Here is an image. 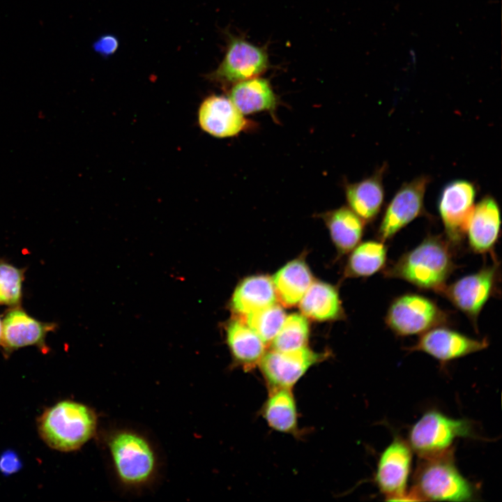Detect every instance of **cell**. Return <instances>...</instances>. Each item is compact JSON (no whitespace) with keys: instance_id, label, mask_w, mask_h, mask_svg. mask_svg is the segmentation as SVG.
Segmentation results:
<instances>
[{"instance_id":"cell-1","label":"cell","mask_w":502,"mask_h":502,"mask_svg":"<svg viewBox=\"0 0 502 502\" xmlns=\"http://www.w3.org/2000/svg\"><path fill=\"white\" fill-rule=\"evenodd\" d=\"M454 246L442 235H428L381 271L386 278L404 280L420 289L439 293L457 268Z\"/></svg>"},{"instance_id":"cell-2","label":"cell","mask_w":502,"mask_h":502,"mask_svg":"<svg viewBox=\"0 0 502 502\" xmlns=\"http://www.w3.org/2000/svg\"><path fill=\"white\" fill-rule=\"evenodd\" d=\"M95 412L88 406L70 400L59 402L45 410L38 420V431L52 448L70 452L79 449L94 435Z\"/></svg>"},{"instance_id":"cell-3","label":"cell","mask_w":502,"mask_h":502,"mask_svg":"<svg viewBox=\"0 0 502 502\" xmlns=\"http://www.w3.org/2000/svg\"><path fill=\"white\" fill-rule=\"evenodd\" d=\"M413 489L422 501H469L475 490L457 468L452 448L420 458Z\"/></svg>"},{"instance_id":"cell-4","label":"cell","mask_w":502,"mask_h":502,"mask_svg":"<svg viewBox=\"0 0 502 502\" xmlns=\"http://www.w3.org/2000/svg\"><path fill=\"white\" fill-rule=\"evenodd\" d=\"M107 446L116 473L124 485H142L152 478L156 456L142 436L131 431H119L109 436Z\"/></svg>"},{"instance_id":"cell-5","label":"cell","mask_w":502,"mask_h":502,"mask_svg":"<svg viewBox=\"0 0 502 502\" xmlns=\"http://www.w3.org/2000/svg\"><path fill=\"white\" fill-rule=\"evenodd\" d=\"M384 320L394 334L404 337L421 335L434 327L446 326L450 317L432 299L406 293L391 301Z\"/></svg>"},{"instance_id":"cell-6","label":"cell","mask_w":502,"mask_h":502,"mask_svg":"<svg viewBox=\"0 0 502 502\" xmlns=\"http://www.w3.org/2000/svg\"><path fill=\"white\" fill-rule=\"evenodd\" d=\"M473 435L469 420L452 418L440 411L431 410L425 412L411 427L408 443L413 451L423 458L450 449L458 438Z\"/></svg>"},{"instance_id":"cell-7","label":"cell","mask_w":502,"mask_h":502,"mask_svg":"<svg viewBox=\"0 0 502 502\" xmlns=\"http://www.w3.org/2000/svg\"><path fill=\"white\" fill-rule=\"evenodd\" d=\"M500 264L494 257L492 264L465 275L438 293L464 313L477 329V320L487 301L499 292Z\"/></svg>"},{"instance_id":"cell-8","label":"cell","mask_w":502,"mask_h":502,"mask_svg":"<svg viewBox=\"0 0 502 502\" xmlns=\"http://www.w3.org/2000/svg\"><path fill=\"white\" fill-rule=\"evenodd\" d=\"M430 178L422 175L402 185L386 206L376 236L382 242L390 241L416 218L428 215L425 209V194Z\"/></svg>"},{"instance_id":"cell-9","label":"cell","mask_w":502,"mask_h":502,"mask_svg":"<svg viewBox=\"0 0 502 502\" xmlns=\"http://www.w3.org/2000/svg\"><path fill=\"white\" fill-rule=\"evenodd\" d=\"M224 58L209 78L225 84H236L264 73L269 66L266 49L239 36L228 35Z\"/></svg>"},{"instance_id":"cell-10","label":"cell","mask_w":502,"mask_h":502,"mask_svg":"<svg viewBox=\"0 0 502 502\" xmlns=\"http://www.w3.org/2000/svg\"><path fill=\"white\" fill-rule=\"evenodd\" d=\"M476 194L475 184L465 179L450 181L441 192L438 211L444 227V236L454 247L460 245L465 238Z\"/></svg>"},{"instance_id":"cell-11","label":"cell","mask_w":502,"mask_h":502,"mask_svg":"<svg viewBox=\"0 0 502 502\" xmlns=\"http://www.w3.org/2000/svg\"><path fill=\"white\" fill-rule=\"evenodd\" d=\"M326 356L307 347L289 351L271 349L259 363L261 374L272 388H291L313 365Z\"/></svg>"},{"instance_id":"cell-12","label":"cell","mask_w":502,"mask_h":502,"mask_svg":"<svg viewBox=\"0 0 502 502\" xmlns=\"http://www.w3.org/2000/svg\"><path fill=\"white\" fill-rule=\"evenodd\" d=\"M489 346L488 340L469 337L446 326H439L421 334L416 343L407 349L421 351L446 363L480 351Z\"/></svg>"},{"instance_id":"cell-13","label":"cell","mask_w":502,"mask_h":502,"mask_svg":"<svg viewBox=\"0 0 502 502\" xmlns=\"http://www.w3.org/2000/svg\"><path fill=\"white\" fill-rule=\"evenodd\" d=\"M412 462V450L408 442L396 437L379 456L374 481L388 501H394L406 492Z\"/></svg>"},{"instance_id":"cell-14","label":"cell","mask_w":502,"mask_h":502,"mask_svg":"<svg viewBox=\"0 0 502 502\" xmlns=\"http://www.w3.org/2000/svg\"><path fill=\"white\" fill-rule=\"evenodd\" d=\"M198 121L202 130L219 138L236 136L254 125L244 117L229 98L218 95H211L202 102Z\"/></svg>"},{"instance_id":"cell-15","label":"cell","mask_w":502,"mask_h":502,"mask_svg":"<svg viewBox=\"0 0 502 502\" xmlns=\"http://www.w3.org/2000/svg\"><path fill=\"white\" fill-rule=\"evenodd\" d=\"M499 205L491 195L482 197L473 208L465 237L470 250L476 254L491 253L501 234Z\"/></svg>"},{"instance_id":"cell-16","label":"cell","mask_w":502,"mask_h":502,"mask_svg":"<svg viewBox=\"0 0 502 502\" xmlns=\"http://www.w3.org/2000/svg\"><path fill=\"white\" fill-rule=\"evenodd\" d=\"M56 324L43 323L30 317L23 310L14 308L8 311L2 321L1 346L6 353L27 346H37L47 351L45 337L54 330Z\"/></svg>"},{"instance_id":"cell-17","label":"cell","mask_w":502,"mask_h":502,"mask_svg":"<svg viewBox=\"0 0 502 502\" xmlns=\"http://www.w3.org/2000/svg\"><path fill=\"white\" fill-rule=\"evenodd\" d=\"M386 168L383 164L371 176L344 185L348 206L365 223L373 222L382 210L385 196L383 178Z\"/></svg>"},{"instance_id":"cell-18","label":"cell","mask_w":502,"mask_h":502,"mask_svg":"<svg viewBox=\"0 0 502 502\" xmlns=\"http://www.w3.org/2000/svg\"><path fill=\"white\" fill-rule=\"evenodd\" d=\"M225 338L235 363L250 370L266 353V344L242 319L234 318L225 324Z\"/></svg>"},{"instance_id":"cell-19","label":"cell","mask_w":502,"mask_h":502,"mask_svg":"<svg viewBox=\"0 0 502 502\" xmlns=\"http://www.w3.org/2000/svg\"><path fill=\"white\" fill-rule=\"evenodd\" d=\"M277 299L272 279L254 275L243 279L236 287L229 301L231 310L238 317L275 303Z\"/></svg>"},{"instance_id":"cell-20","label":"cell","mask_w":502,"mask_h":502,"mask_svg":"<svg viewBox=\"0 0 502 502\" xmlns=\"http://www.w3.org/2000/svg\"><path fill=\"white\" fill-rule=\"evenodd\" d=\"M298 304L302 314L314 321H334L345 317L337 289L324 282H312Z\"/></svg>"},{"instance_id":"cell-21","label":"cell","mask_w":502,"mask_h":502,"mask_svg":"<svg viewBox=\"0 0 502 502\" xmlns=\"http://www.w3.org/2000/svg\"><path fill=\"white\" fill-rule=\"evenodd\" d=\"M229 98L244 115L268 111L273 113L277 98L266 79L254 77L234 84Z\"/></svg>"},{"instance_id":"cell-22","label":"cell","mask_w":502,"mask_h":502,"mask_svg":"<svg viewBox=\"0 0 502 502\" xmlns=\"http://www.w3.org/2000/svg\"><path fill=\"white\" fill-rule=\"evenodd\" d=\"M277 298L285 307L298 304L313 282L310 269L301 257L287 263L273 277Z\"/></svg>"},{"instance_id":"cell-23","label":"cell","mask_w":502,"mask_h":502,"mask_svg":"<svg viewBox=\"0 0 502 502\" xmlns=\"http://www.w3.org/2000/svg\"><path fill=\"white\" fill-rule=\"evenodd\" d=\"M322 218L340 254L349 253L360 243L365 222L349 206L328 211Z\"/></svg>"},{"instance_id":"cell-24","label":"cell","mask_w":502,"mask_h":502,"mask_svg":"<svg viewBox=\"0 0 502 502\" xmlns=\"http://www.w3.org/2000/svg\"><path fill=\"white\" fill-rule=\"evenodd\" d=\"M262 416L273 429L295 434L298 430V412L290 388L272 389L262 408Z\"/></svg>"},{"instance_id":"cell-25","label":"cell","mask_w":502,"mask_h":502,"mask_svg":"<svg viewBox=\"0 0 502 502\" xmlns=\"http://www.w3.org/2000/svg\"><path fill=\"white\" fill-rule=\"evenodd\" d=\"M388 248L379 240L359 243L351 252L344 268L346 277H367L386 266Z\"/></svg>"},{"instance_id":"cell-26","label":"cell","mask_w":502,"mask_h":502,"mask_svg":"<svg viewBox=\"0 0 502 502\" xmlns=\"http://www.w3.org/2000/svg\"><path fill=\"white\" fill-rule=\"evenodd\" d=\"M310 334L307 319L303 314H292L286 317L280 330L272 340V349L289 351L307 347Z\"/></svg>"},{"instance_id":"cell-27","label":"cell","mask_w":502,"mask_h":502,"mask_svg":"<svg viewBox=\"0 0 502 502\" xmlns=\"http://www.w3.org/2000/svg\"><path fill=\"white\" fill-rule=\"evenodd\" d=\"M286 317L284 309L275 303L238 318L242 319L267 344L271 343L276 336Z\"/></svg>"},{"instance_id":"cell-28","label":"cell","mask_w":502,"mask_h":502,"mask_svg":"<svg viewBox=\"0 0 502 502\" xmlns=\"http://www.w3.org/2000/svg\"><path fill=\"white\" fill-rule=\"evenodd\" d=\"M24 270L0 260V304L15 306L22 298Z\"/></svg>"},{"instance_id":"cell-29","label":"cell","mask_w":502,"mask_h":502,"mask_svg":"<svg viewBox=\"0 0 502 502\" xmlns=\"http://www.w3.org/2000/svg\"><path fill=\"white\" fill-rule=\"evenodd\" d=\"M22 467V462L17 454L13 450H6L0 455V472L4 475H10L18 471Z\"/></svg>"},{"instance_id":"cell-30","label":"cell","mask_w":502,"mask_h":502,"mask_svg":"<svg viewBox=\"0 0 502 502\" xmlns=\"http://www.w3.org/2000/svg\"><path fill=\"white\" fill-rule=\"evenodd\" d=\"M93 50L102 56L113 54L119 47V42L112 35H104L99 38L93 45Z\"/></svg>"},{"instance_id":"cell-31","label":"cell","mask_w":502,"mask_h":502,"mask_svg":"<svg viewBox=\"0 0 502 502\" xmlns=\"http://www.w3.org/2000/svg\"><path fill=\"white\" fill-rule=\"evenodd\" d=\"M1 338H2V321L0 319V346L1 344Z\"/></svg>"}]
</instances>
